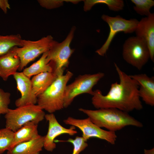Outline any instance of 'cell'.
I'll use <instances>...</instances> for the list:
<instances>
[{"instance_id":"22","label":"cell","mask_w":154,"mask_h":154,"mask_svg":"<svg viewBox=\"0 0 154 154\" xmlns=\"http://www.w3.org/2000/svg\"><path fill=\"white\" fill-rule=\"evenodd\" d=\"M14 132L5 127L0 129V154L10 150L14 139Z\"/></svg>"},{"instance_id":"14","label":"cell","mask_w":154,"mask_h":154,"mask_svg":"<svg viewBox=\"0 0 154 154\" xmlns=\"http://www.w3.org/2000/svg\"><path fill=\"white\" fill-rule=\"evenodd\" d=\"M138 83L140 98L147 105H154V77H150L145 74L130 75Z\"/></svg>"},{"instance_id":"24","label":"cell","mask_w":154,"mask_h":154,"mask_svg":"<svg viewBox=\"0 0 154 154\" xmlns=\"http://www.w3.org/2000/svg\"><path fill=\"white\" fill-rule=\"evenodd\" d=\"M55 142H68L73 145V149L72 154H80L88 146V144L82 137L76 136L74 139L69 138L67 140H55Z\"/></svg>"},{"instance_id":"3","label":"cell","mask_w":154,"mask_h":154,"mask_svg":"<svg viewBox=\"0 0 154 154\" xmlns=\"http://www.w3.org/2000/svg\"><path fill=\"white\" fill-rule=\"evenodd\" d=\"M73 75L70 71L65 74L57 75L49 87L37 97V105L49 113H53L64 108L65 88Z\"/></svg>"},{"instance_id":"17","label":"cell","mask_w":154,"mask_h":154,"mask_svg":"<svg viewBox=\"0 0 154 154\" xmlns=\"http://www.w3.org/2000/svg\"><path fill=\"white\" fill-rule=\"evenodd\" d=\"M57 76L53 72H43L34 76L31 80L33 95L37 98L49 87Z\"/></svg>"},{"instance_id":"18","label":"cell","mask_w":154,"mask_h":154,"mask_svg":"<svg viewBox=\"0 0 154 154\" xmlns=\"http://www.w3.org/2000/svg\"><path fill=\"white\" fill-rule=\"evenodd\" d=\"M39 135L38 124L33 121L27 122L14 132V140L11 149L19 143L31 140Z\"/></svg>"},{"instance_id":"7","label":"cell","mask_w":154,"mask_h":154,"mask_svg":"<svg viewBox=\"0 0 154 154\" xmlns=\"http://www.w3.org/2000/svg\"><path fill=\"white\" fill-rule=\"evenodd\" d=\"M75 28L73 27L65 39L62 42H57L48 51L46 60L53 69L56 75L63 74L65 69L68 66L69 60L74 50L71 49L70 44L74 36Z\"/></svg>"},{"instance_id":"4","label":"cell","mask_w":154,"mask_h":154,"mask_svg":"<svg viewBox=\"0 0 154 154\" xmlns=\"http://www.w3.org/2000/svg\"><path fill=\"white\" fill-rule=\"evenodd\" d=\"M45 115L37 104H28L15 109L9 108L5 116V126L15 132L29 122L38 124L44 119Z\"/></svg>"},{"instance_id":"11","label":"cell","mask_w":154,"mask_h":154,"mask_svg":"<svg viewBox=\"0 0 154 154\" xmlns=\"http://www.w3.org/2000/svg\"><path fill=\"white\" fill-rule=\"evenodd\" d=\"M44 118L48 121V126L47 134L44 136V148L48 151L52 152L56 148L55 139L63 134L73 135L77 133L75 127L66 128L61 125L53 113L45 114Z\"/></svg>"},{"instance_id":"9","label":"cell","mask_w":154,"mask_h":154,"mask_svg":"<svg viewBox=\"0 0 154 154\" xmlns=\"http://www.w3.org/2000/svg\"><path fill=\"white\" fill-rule=\"evenodd\" d=\"M101 18L107 23L110 27V32L107 39L102 46L96 52L104 56L106 54L110 46L116 35L120 32L131 33L135 32L139 21L136 19H125L119 15L112 17L106 15H102Z\"/></svg>"},{"instance_id":"19","label":"cell","mask_w":154,"mask_h":154,"mask_svg":"<svg viewBox=\"0 0 154 154\" xmlns=\"http://www.w3.org/2000/svg\"><path fill=\"white\" fill-rule=\"evenodd\" d=\"M48 51L43 54L37 61L29 67L24 69L23 72V74L30 78L32 76L42 73L53 72V69L52 66L49 63H47L46 60Z\"/></svg>"},{"instance_id":"16","label":"cell","mask_w":154,"mask_h":154,"mask_svg":"<svg viewBox=\"0 0 154 154\" xmlns=\"http://www.w3.org/2000/svg\"><path fill=\"white\" fill-rule=\"evenodd\" d=\"M44 136L40 135L34 139L19 143L7 151V154H40L44 147Z\"/></svg>"},{"instance_id":"25","label":"cell","mask_w":154,"mask_h":154,"mask_svg":"<svg viewBox=\"0 0 154 154\" xmlns=\"http://www.w3.org/2000/svg\"><path fill=\"white\" fill-rule=\"evenodd\" d=\"M11 94L5 92L0 88V117L2 114H5L8 112L10 104Z\"/></svg>"},{"instance_id":"23","label":"cell","mask_w":154,"mask_h":154,"mask_svg":"<svg viewBox=\"0 0 154 154\" xmlns=\"http://www.w3.org/2000/svg\"><path fill=\"white\" fill-rule=\"evenodd\" d=\"M135 6L133 9L138 14L141 15L149 16L151 13V8L154 5V1L152 0H131Z\"/></svg>"},{"instance_id":"2","label":"cell","mask_w":154,"mask_h":154,"mask_svg":"<svg viewBox=\"0 0 154 154\" xmlns=\"http://www.w3.org/2000/svg\"><path fill=\"white\" fill-rule=\"evenodd\" d=\"M80 111L86 115L91 120L100 128L115 132L128 126L142 127V123L128 113L114 108L93 110L80 108Z\"/></svg>"},{"instance_id":"28","label":"cell","mask_w":154,"mask_h":154,"mask_svg":"<svg viewBox=\"0 0 154 154\" xmlns=\"http://www.w3.org/2000/svg\"><path fill=\"white\" fill-rule=\"evenodd\" d=\"M144 153L145 154H154V148L148 150L145 149Z\"/></svg>"},{"instance_id":"13","label":"cell","mask_w":154,"mask_h":154,"mask_svg":"<svg viewBox=\"0 0 154 154\" xmlns=\"http://www.w3.org/2000/svg\"><path fill=\"white\" fill-rule=\"evenodd\" d=\"M135 32L136 36L146 42L150 53V58L154 60V14L142 18L139 21Z\"/></svg>"},{"instance_id":"15","label":"cell","mask_w":154,"mask_h":154,"mask_svg":"<svg viewBox=\"0 0 154 154\" xmlns=\"http://www.w3.org/2000/svg\"><path fill=\"white\" fill-rule=\"evenodd\" d=\"M13 48L0 57V77L4 81L15 74L20 66V59Z\"/></svg>"},{"instance_id":"5","label":"cell","mask_w":154,"mask_h":154,"mask_svg":"<svg viewBox=\"0 0 154 154\" xmlns=\"http://www.w3.org/2000/svg\"><path fill=\"white\" fill-rule=\"evenodd\" d=\"M57 42L50 35L35 41L23 39L21 47L13 48L20 60L18 70H22L30 62L49 51Z\"/></svg>"},{"instance_id":"12","label":"cell","mask_w":154,"mask_h":154,"mask_svg":"<svg viewBox=\"0 0 154 154\" xmlns=\"http://www.w3.org/2000/svg\"><path fill=\"white\" fill-rule=\"evenodd\" d=\"M17 85V89L20 92L21 96L15 101L17 107L28 104H36L37 98L33 93L30 78L23 72H17L13 75Z\"/></svg>"},{"instance_id":"1","label":"cell","mask_w":154,"mask_h":154,"mask_svg":"<svg viewBox=\"0 0 154 154\" xmlns=\"http://www.w3.org/2000/svg\"><path fill=\"white\" fill-rule=\"evenodd\" d=\"M114 64L119 82L112 84L105 95L99 89L94 91L92 104L97 109L114 108L127 113L141 110L143 106L139 94L138 83Z\"/></svg>"},{"instance_id":"6","label":"cell","mask_w":154,"mask_h":154,"mask_svg":"<svg viewBox=\"0 0 154 154\" xmlns=\"http://www.w3.org/2000/svg\"><path fill=\"white\" fill-rule=\"evenodd\" d=\"M122 56L128 63L141 70L150 58L146 42L136 36L128 38L123 44Z\"/></svg>"},{"instance_id":"26","label":"cell","mask_w":154,"mask_h":154,"mask_svg":"<svg viewBox=\"0 0 154 154\" xmlns=\"http://www.w3.org/2000/svg\"><path fill=\"white\" fill-rule=\"evenodd\" d=\"M64 1L39 0L38 2L42 7L47 9H51L58 7Z\"/></svg>"},{"instance_id":"21","label":"cell","mask_w":154,"mask_h":154,"mask_svg":"<svg viewBox=\"0 0 154 154\" xmlns=\"http://www.w3.org/2000/svg\"><path fill=\"white\" fill-rule=\"evenodd\" d=\"M84 10L85 11L90 10L94 5L98 4L107 5L109 9L117 11L121 10L124 7V3L122 0H86L84 1Z\"/></svg>"},{"instance_id":"27","label":"cell","mask_w":154,"mask_h":154,"mask_svg":"<svg viewBox=\"0 0 154 154\" xmlns=\"http://www.w3.org/2000/svg\"><path fill=\"white\" fill-rule=\"evenodd\" d=\"M0 8L6 14L7 10L10 8V5L7 0H0Z\"/></svg>"},{"instance_id":"20","label":"cell","mask_w":154,"mask_h":154,"mask_svg":"<svg viewBox=\"0 0 154 154\" xmlns=\"http://www.w3.org/2000/svg\"><path fill=\"white\" fill-rule=\"evenodd\" d=\"M22 40L19 34L6 36L0 35V57L13 47H21Z\"/></svg>"},{"instance_id":"8","label":"cell","mask_w":154,"mask_h":154,"mask_svg":"<svg viewBox=\"0 0 154 154\" xmlns=\"http://www.w3.org/2000/svg\"><path fill=\"white\" fill-rule=\"evenodd\" d=\"M104 75L101 72L80 75L72 82L67 85L64 93V108L70 106L74 98L80 94L87 93L92 96L93 87Z\"/></svg>"},{"instance_id":"10","label":"cell","mask_w":154,"mask_h":154,"mask_svg":"<svg viewBox=\"0 0 154 154\" xmlns=\"http://www.w3.org/2000/svg\"><path fill=\"white\" fill-rule=\"evenodd\" d=\"M66 124L77 127L82 133V137L87 141L90 138L96 137L115 144L117 136L115 132L104 130L94 123L88 117L84 119L68 117L63 120Z\"/></svg>"}]
</instances>
